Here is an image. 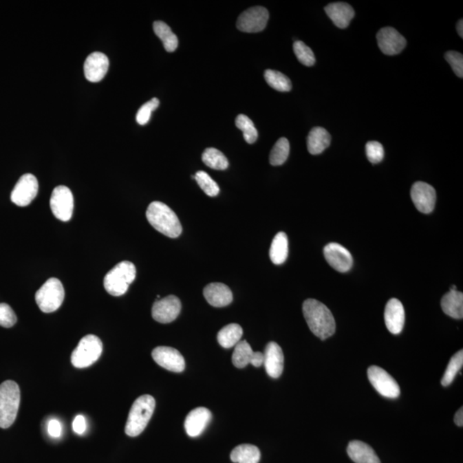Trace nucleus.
<instances>
[{"label":"nucleus","instance_id":"37","mask_svg":"<svg viewBox=\"0 0 463 463\" xmlns=\"http://www.w3.org/2000/svg\"><path fill=\"white\" fill-rule=\"evenodd\" d=\"M294 52L298 61L302 65L305 66L314 65L316 62L315 55L308 45H305L301 41H295L294 44Z\"/></svg>","mask_w":463,"mask_h":463},{"label":"nucleus","instance_id":"23","mask_svg":"<svg viewBox=\"0 0 463 463\" xmlns=\"http://www.w3.org/2000/svg\"><path fill=\"white\" fill-rule=\"evenodd\" d=\"M347 451L348 457L355 463H381L374 449L364 442H350Z\"/></svg>","mask_w":463,"mask_h":463},{"label":"nucleus","instance_id":"46","mask_svg":"<svg viewBox=\"0 0 463 463\" xmlns=\"http://www.w3.org/2000/svg\"><path fill=\"white\" fill-rule=\"evenodd\" d=\"M457 32H458L459 36H460L461 37H463V21H462V19L459 21V22L457 23Z\"/></svg>","mask_w":463,"mask_h":463},{"label":"nucleus","instance_id":"2","mask_svg":"<svg viewBox=\"0 0 463 463\" xmlns=\"http://www.w3.org/2000/svg\"><path fill=\"white\" fill-rule=\"evenodd\" d=\"M146 217L156 231L169 238H177L182 233V226L177 215L162 202H152L146 211Z\"/></svg>","mask_w":463,"mask_h":463},{"label":"nucleus","instance_id":"27","mask_svg":"<svg viewBox=\"0 0 463 463\" xmlns=\"http://www.w3.org/2000/svg\"><path fill=\"white\" fill-rule=\"evenodd\" d=\"M230 458L235 463H259L261 453L255 445L240 444L233 449Z\"/></svg>","mask_w":463,"mask_h":463},{"label":"nucleus","instance_id":"39","mask_svg":"<svg viewBox=\"0 0 463 463\" xmlns=\"http://www.w3.org/2000/svg\"><path fill=\"white\" fill-rule=\"evenodd\" d=\"M365 151L369 162L377 164L381 162L385 158V149L380 142L376 141L368 142L365 146Z\"/></svg>","mask_w":463,"mask_h":463},{"label":"nucleus","instance_id":"45","mask_svg":"<svg viewBox=\"0 0 463 463\" xmlns=\"http://www.w3.org/2000/svg\"><path fill=\"white\" fill-rule=\"evenodd\" d=\"M455 423L457 424V426L462 427L463 426V409L461 407L455 414L454 418Z\"/></svg>","mask_w":463,"mask_h":463},{"label":"nucleus","instance_id":"34","mask_svg":"<svg viewBox=\"0 0 463 463\" xmlns=\"http://www.w3.org/2000/svg\"><path fill=\"white\" fill-rule=\"evenodd\" d=\"M235 124L236 127L240 131H242L246 142L252 144L257 141V138H259V132H257L255 125L249 117H247L245 114H239L236 118Z\"/></svg>","mask_w":463,"mask_h":463},{"label":"nucleus","instance_id":"44","mask_svg":"<svg viewBox=\"0 0 463 463\" xmlns=\"http://www.w3.org/2000/svg\"><path fill=\"white\" fill-rule=\"evenodd\" d=\"M264 361V355L261 352H254L252 361L250 364L255 367H260L261 365H263Z\"/></svg>","mask_w":463,"mask_h":463},{"label":"nucleus","instance_id":"35","mask_svg":"<svg viewBox=\"0 0 463 463\" xmlns=\"http://www.w3.org/2000/svg\"><path fill=\"white\" fill-rule=\"evenodd\" d=\"M463 365V351L460 350L451 357L449 362L446 371H445L444 377L442 378V385L446 387L453 383L455 376L460 372Z\"/></svg>","mask_w":463,"mask_h":463},{"label":"nucleus","instance_id":"4","mask_svg":"<svg viewBox=\"0 0 463 463\" xmlns=\"http://www.w3.org/2000/svg\"><path fill=\"white\" fill-rule=\"evenodd\" d=\"M20 398V389L16 382L8 380L0 385V427L3 429L15 422Z\"/></svg>","mask_w":463,"mask_h":463},{"label":"nucleus","instance_id":"16","mask_svg":"<svg viewBox=\"0 0 463 463\" xmlns=\"http://www.w3.org/2000/svg\"><path fill=\"white\" fill-rule=\"evenodd\" d=\"M377 41L379 48L386 55H396L405 50L407 41L394 28H383L378 31Z\"/></svg>","mask_w":463,"mask_h":463},{"label":"nucleus","instance_id":"32","mask_svg":"<svg viewBox=\"0 0 463 463\" xmlns=\"http://www.w3.org/2000/svg\"><path fill=\"white\" fill-rule=\"evenodd\" d=\"M264 78L271 88L280 92H288L292 89V83L287 76L273 69H266Z\"/></svg>","mask_w":463,"mask_h":463},{"label":"nucleus","instance_id":"13","mask_svg":"<svg viewBox=\"0 0 463 463\" xmlns=\"http://www.w3.org/2000/svg\"><path fill=\"white\" fill-rule=\"evenodd\" d=\"M181 311L180 299L174 295L158 299L152 308V316L156 322L169 323L177 318Z\"/></svg>","mask_w":463,"mask_h":463},{"label":"nucleus","instance_id":"41","mask_svg":"<svg viewBox=\"0 0 463 463\" xmlns=\"http://www.w3.org/2000/svg\"><path fill=\"white\" fill-rule=\"evenodd\" d=\"M445 58L451 65L452 69H453L455 75L459 78L463 76V56L462 54L458 52L450 51L445 54Z\"/></svg>","mask_w":463,"mask_h":463},{"label":"nucleus","instance_id":"30","mask_svg":"<svg viewBox=\"0 0 463 463\" xmlns=\"http://www.w3.org/2000/svg\"><path fill=\"white\" fill-rule=\"evenodd\" d=\"M202 160L208 168L215 170H225L228 168V160L224 153L215 148L205 149Z\"/></svg>","mask_w":463,"mask_h":463},{"label":"nucleus","instance_id":"22","mask_svg":"<svg viewBox=\"0 0 463 463\" xmlns=\"http://www.w3.org/2000/svg\"><path fill=\"white\" fill-rule=\"evenodd\" d=\"M325 12L340 29H346L355 14L353 7L344 2L330 3L325 7Z\"/></svg>","mask_w":463,"mask_h":463},{"label":"nucleus","instance_id":"10","mask_svg":"<svg viewBox=\"0 0 463 463\" xmlns=\"http://www.w3.org/2000/svg\"><path fill=\"white\" fill-rule=\"evenodd\" d=\"M269 17V12L264 7H252L239 17L236 25L242 32L259 33L266 29Z\"/></svg>","mask_w":463,"mask_h":463},{"label":"nucleus","instance_id":"20","mask_svg":"<svg viewBox=\"0 0 463 463\" xmlns=\"http://www.w3.org/2000/svg\"><path fill=\"white\" fill-rule=\"evenodd\" d=\"M211 412L206 407H197L191 410L184 420V429L188 436L191 438L200 436L211 422Z\"/></svg>","mask_w":463,"mask_h":463},{"label":"nucleus","instance_id":"25","mask_svg":"<svg viewBox=\"0 0 463 463\" xmlns=\"http://www.w3.org/2000/svg\"><path fill=\"white\" fill-rule=\"evenodd\" d=\"M442 309L445 314L455 319L463 318V294L457 290H451L442 298Z\"/></svg>","mask_w":463,"mask_h":463},{"label":"nucleus","instance_id":"28","mask_svg":"<svg viewBox=\"0 0 463 463\" xmlns=\"http://www.w3.org/2000/svg\"><path fill=\"white\" fill-rule=\"evenodd\" d=\"M153 28H154L156 36L162 41L163 46H164L166 52L173 53L177 50V46H179V40L168 24L162 22V21H156L153 24Z\"/></svg>","mask_w":463,"mask_h":463},{"label":"nucleus","instance_id":"21","mask_svg":"<svg viewBox=\"0 0 463 463\" xmlns=\"http://www.w3.org/2000/svg\"><path fill=\"white\" fill-rule=\"evenodd\" d=\"M204 296L208 304L214 308H224L233 301V292L227 285L224 283H211L204 290Z\"/></svg>","mask_w":463,"mask_h":463},{"label":"nucleus","instance_id":"26","mask_svg":"<svg viewBox=\"0 0 463 463\" xmlns=\"http://www.w3.org/2000/svg\"><path fill=\"white\" fill-rule=\"evenodd\" d=\"M288 256V239L286 233H278L271 243L270 257L272 263L280 266L285 263Z\"/></svg>","mask_w":463,"mask_h":463},{"label":"nucleus","instance_id":"40","mask_svg":"<svg viewBox=\"0 0 463 463\" xmlns=\"http://www.w3.org/2000/svg\"><path fill=\"white\" fill-rule=\"evenodd\" d=\"M17 318L13 310L6 303H0V326L10 328L16 325Z\"/></svg>","mask_w":463,"mask_h":463},{"label":"nucleus","instance_id":"36","mask_svg":"<svg viewBox=\"0 0 463 463\" xmlns=\"http://www.w3.org/2000/svg\"><path fill=\"white\" fill-rule=\"evenodd\" d=\"M195 180H196L198 186L208 197L217 196L220 193V188H219L217 183L206 172L198 171L195 174Z\"/></svg>","mask_w":463,"mask_h":463},{"label":"nucleus","instance_id":"19","mask_svg":"<svg viewBox=\"0 0 463 463\" xmlns=\"http://www.w3.org/2000/svg\"><path fill=\"white\" fill-rule=\"evenodd\" d=\"M263 355V365L268 375L273 378L281 377L284 368V354L281 347L277 343L270 342L267 344Z\"/></svg>","mask_w":463,"mask_h":463},{"label":"nucleus","instance_id":"14","mask_svg":"<svg viewBox=\"0 0 463 463\" xmlns=\"http://www.w3.org/2000/svg\"><path fill=\"white\" fill-rule=\"evenodd\" d=\"M153 360L160 367L173 372H182L186 368V362L182 354L175 348L158 347L152 352Z\"/></svg>","mask_w":463,"mask_h":463},{"label":"nucleus","instance_id":"12","mask_svg":"<svg viewBox=\"0 0 463 463\" xmlns=\"http://www.w3.org/2000/svg\"><path fill=\"white\" fill-rule=\"evenodd\" d=\"M411 198L418 211L429 214L433 212L436 204V191L429 184L418 181L411 188Z\"/></svg>","mask_w":463,"mask_h":463},{"label":"nucleus","instance_id":"42","mask_svg":"<svg viewBox=\"0 0 463 463\" xmlns=\"http://www.w3.org/2000/svg\"><path fill=\"white\" fill-rule=\"evenodd\" d=\"M72 428L76 434L85 433L87 428L85 418L83 416H76L73 420Z\"/></svg>","mask_w":463,"mask_h":463},{"label":"nucleus","instance_id":"18","mask_svg":"<svg viewBox=\"0 0 463 463\" xmlns=\"http://www.w3.org/2000/svg\"><path fill=\"white\" fill-rule=\"evenodd\" d=\"M385 321L389 332L393 335H399L405 323V311L402 302L398 299H391L386 305Z\"/></svg>","mask_w":463,"mask_h":463},{"label":"nucleus","instance_id":"17","mask_svg":"<svg viewBox=\"0 0 463 463\" xmlns=\"http://www.w3.org/2000/svg\"><path fill=\"white\" fill-rule=\"evenodd\" d=\"M109 68V59L107 55L95 52L87 57L85 62V76L88 81L98 83L102 81Z\"/></svg>","mask_w":463,"mask_h":463},{"label":"nucleus","instance_id":"47","mask_svg":"<svg viewBox=\"0 0 463 463\" xmlns=\"http://www.w3.org/2000/svg\"><path fill=\"white\" fill-rule=\"evenodd\" d=\"M451 290H457V287L452 286L451 288Z\"/></svg>","mask_w":463,"mask_h":463},{"label":"nucleus","instance_id":"31","mask_svg":"<svg viewBox=\"0 0 463 463\" xmlns=\"http://www.w3.org/2000/svg\"><path fill=\"white\" fill-rule=\"evenodd\" d=\"M253 354L254 351L250 344L246 341H241L236 344L235 351H233V364L237 368H245L247 365L250 364Z\"/></svg>","mask_w":463,"mask_h":463},{"label":"nucleus","instance_id":"38","mask_svg":"<svg viewBox=\"0 0 463 463\" xmlns=\"http://www.w3.org/2000/svg\"><path fill=\"white\" fill-rule=\"evenodd\" d=\"M159 105L160 100L158 98H153L149 102L144 103L138 111L136 120L140 125L148 124V122L151 120L153 111L158 109Z\"/></svg>","mask_w":463,"mask_h":463},{"label":"nucleus","instance_id":"5","mask_svg":"<svg viewBox=\"0 0 463 463\" xmlns=\"http://www.w3.org/2000/svg\"><path fill=\"white\" fill-rule=\"evenodd\" d=\"M137 276V270L130 261H123L114 267L104 278V288L109 294L121 296L127 292L129 286L133 283Z\"/></svg>","mask_w":463,"mask_h":463},{"label":"nucleus","instance_id":"9","mask_svg":"<svg viewBox=\"0 0 463 463\" xmlns=\"http://www.w3.org/2000/svg\"><path fill=\"white\" fill-rule=\"evenodd\" d=\"M50 207L54 217L59 221L71 220L74 208V198L72 191L65 186L54 188L51 195Z\"/></svg>","mask_w":463,"mask_h":463},{"label":"nucleus","instance_id":"3","mask_svg":"<svg viewBox=\"0 0 463 463\" xmlns=\"http://www.w3.org/2000/svg\"><path fill=\"white\" fill-rule=\"evenodd\" d=\"M155 407V400L153 396L144 395L139 396L132 405L129 413L125 433L130 437H138L147 427Z\"/></svg>","mask_w":463,"mask_h":463},{"label":"nucleus","instance_id":"8","mask_svg":"<svg viewBox=\"0 0 463 463\" xmlns=\"http://www.w3.org/2000/svg\"><path fill=\"white\" fill-rule=\"evenodd\" d=\"M369 381L379 394L386 398H398L400 387L395 380L384 369L372 365L367 371Z\"/></svg>","mask_w":463,"mask_h":463},{"label":"nucleus","instance_id":"1","mask_svg":"<svg viewBox=\"0 0 463 463\" xmlns=\"http://www.w3.org/2000/svg\"><path fill=\"white\" fill-rule=\"evenodd\" d=\"M303 313L311 332L321 340H326L336 332V321L332 312L323 303L308 299L303 304Z\"/></svg>","mask_w":463,"mask_h":463},{"label":"nucleus","instance_id":"29","mask_svg":"<svg viewBox=\"0 0 463 463\" xmlns=\"http://www.w3.org/2000/svg\"><path fill=\"white\" fill-rule=\"evenodd\" d=\"M243 335L241 326L237 323H231L224 327L217 334V341L219 344L224 348H231L235 347L236 344L240 342Z\"/></svg>","mask_w":463,"mask_h":463},{"label":"nucleus","instance_id":"15","mask_svg":"<svg viewBox=\"0 0 463 463\" xmlns=\"http://www.w3.org/2000/svg\"><path fill=\"white\" fill-rule=\"evenodd\" d=\"M325 259L330 266L341 273L347 272L353 266V257L345 247L337 243H330L323 249Z\"/></svg>","mask_w":463,"mask_h":463},{"label":"nucleus","instance_id":"33","mask_svg":"<svg viewBox=\"0 0 463 463\" xmlns=\"http://www.w3.org/2000/svg\"><path fill=\"white\" fill-rule=\"evenodd\" d=\"M290 152V144L287 138H281L274 145L270 155V162L272 166H281L287 161Z\"/></svg>","mask_w":463,"mask_h":463},{"label":"nucleus","instance_id":"6","mask_svg":"<svg viewBox=\"0 0 463 463\" xmlns=\"http://www.w3.org/2000/svg\"><path fill=\"white\" fill-rule=\"evenodd\" d=\"M103 349V343L99 337L95 335L83 337L78 347L72 352V363L76 368L89 367L99 360Z\"/></svg>","mask_w":463,"mask_h":463},{"label":"nucleus","instance_id":"43","mask_svg":"<svg viewBox=\"0 0 463 463\" xmlns=\"http://www.w3.org/2000/svg\"><path fill=\"white\" fill-rule=\"evenodd\" d=\"M48 433L51 437L58 438L61 436L62 427L61 422L57 420H52L48 424Z\"/></svg>","mask_w":463,"mask_h":463},{"label":"nucleus","instance_id":"24","mask_svg":"<svg viewBox=\"0 0 463 463\" xmlns=\"http://www.w3.org/2000/svg\"><path fill=\"white\" fill-rule=\"evenodd\" d=\"M332 137L323 127L312 129L308 137V149L310 154L319 155L330 145Z\"/></svg>","mask_w":463,"mask_h":463},{"label":"nucleus","instance_id":"7","mask_svg":"<svg viewBox=\"0 0 463 463\" xmlns=\"http://www.w3.org/2000/svg\"><path fill=\"white\" fill-rule=\"evenodd\" d=\"M65 299V290L61 281L50 278L36 294V301L41 312L51 313L61 308Z\"/></svg>","mask_w":463,"mask_h":463},{"label":"nucleus","instance_id":"11","mask_svg":"<svg viewBox=\"0 0 463 463\" xmlns=\"http://www.w3.org/2000/svg\"><path fill=\"white\" fill-rule=\"evenodd\" d=\"M39 184L36 176L31 173L23 174L14 187L10 200L17 206H28L37 196Z\"/></svg>","mask_w":463,"mask_h":463}]
</instances>
